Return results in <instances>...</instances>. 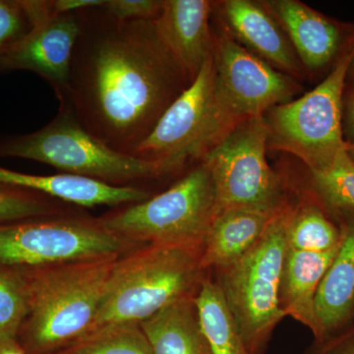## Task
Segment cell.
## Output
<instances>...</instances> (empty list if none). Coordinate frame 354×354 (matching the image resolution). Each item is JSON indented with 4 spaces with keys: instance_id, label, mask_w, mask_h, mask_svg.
<instances>
[{
    "instance_id": "cell-1",
    "label": "cell",
    "mask_w": 354,
    "mask_h": 354,
    "mask_svg": "<svg viewBox=\"0 0 354 354\" xmlns=\"http://www.w3.org/2000/svg\"><path fill=\"white\" fill-rule=\"evenodd\" d=\"M79 16L80 34L60 106L95 138L133 156L189 80L153 21L116 20L101 6Z\"/></svg>"
},
{
    "instance_id": "cell-2",
    "label": "cell",
    "mask_w": 354,
    "mask_h": 354,
    "mask_svg": "<svg viewBox=\"0 0 354 354\" xmlns=\"http://www.w3.org/2000/svg\"><path fill=\"white\" fill-rule=\"evenodd\" d=\"M120 257L21 271L27 279L29 308L17 341L26 353H60L90 334L109 274Z\"/></svg>"
},
{
    "instance_id": "cell-3",
    "label": "cell",
    "mask_w": 354,
    "mask_h": 354,
    "mask_svg": "<svg viewBox=\"0 0 354 354\" xmlns=\"http://www.w3.org/2000/svg\"><path fill=\"white\" fill-rule=\"evenodd\" d=\"M202 249L143 244L120 256L91 333L113 324L141 323L167 305L196 297L208 274L202 266Z\"/></svg>"
},
{
    "instance_id": "cell-4",
    "label": "cell",
    "mask_w": 354,
    "mask_h": 354,
    "mask_svg": "<svg viewBox=\"0 0 354 354\" xmlns=\"http://www.w3.org/2000/svg\"><path fill=\"white\" fill-rule=\"evenodd\" d=\"M0 158L35 160L65 174L115 186H134L169 174L157 162L113 150L84 129L62 106L55 120L41 129L0 138Z\"/></svg>"
},
{
    "instance_id": "cell-5",
    "label": "cell",
    "mask_w": 354,
    "mask_h": 354,
    "mask_svg": "<svg viewBox=\"0 0 354 354\" xmlns=\"http://www.w3.org/2000/svg\"><path fill=\"white\" fill-rule=\"evenodd\" d=\"M291 204L274 216L259 241L241 259L216 272L225 304L244 344L263 354L278 324L281 272L288 251L286 223Z\"/></svg>"
},
{
    "instance_id": "cell-6",
    "label": "cell",
    "mask_w": 354,
    "mask_h": 354,
    "mask_svg": "<svg viewBox=\"0 0 354 354\" xmlns=\"http://www.w3.org/2000/svg\"><path fill=\"white\" fill-rule=\"evenodd\" d=\"M218 211L213 176L209 165L200 160L169 189L100 221L133 243L203 246Z\"/></svg>"
},
{
    "instance_id": "cell-7",
    "label": "cell",
    "mask_w": 354,
    "mask_h": 354,
    "mask_svg": "<svg viewBox=\"0 0 354 354\" xmlns=\"http://www.w3.org/2000/svg\"><path fill=\"white\" fill-rule=\"evenodd\" d=\"M354 43L318 86L264 114L268 148L299 158L309 171L330 167L346 149L342 130V97Z\"/></svg>"
},
{
    "instance_id": "cell-8",
    "label": "cell",
    "mask_w": 354,
    "mask_h": 354,
    "mask_svg": "<svg viewBox=\"0 0 354 354\" xmlns=\"http://www.w3.org/2000/svg\"><path fill=\"white\" fill-rule=\"evenodd\" d=\"M239 122L216 93L212 55L133 156L157 162L174 174L190 160H202Z\"/></svg>"
},
{
    "instance_id": "cell-9",
    "label": "cell",
    "mask_w": 354,
    "mask_h": 354,
    "mask_svg": "<svg viewBox=\"0 0 354 354\" xmlns=\"http://www.w3.org/2000/svg\"><path fill=\"white\" fill-rule=\"evenodd\" d=\"M143 244L109 232L100 218L59 215L0 223V269L28 271L48 266L120 257Z\"/></svg>"
},
{
    "instance_id": "cell-10",
    "label": "cell",
    "mask_w": 354,
    "mask_h": 354,
    "mask_svg": "<svg viewBox=\"0 0 354 354\" xmlns=\"http://www.w3.org/2000/svg\"><path fill=\"white\" fill-rule=\"evenodd\" d=\"M267 150L268 129L261 116L242 120L205 156L218 213L242 208L276 214L290 204L285 184L268 164Z\"/></svg>"
},
{
    "instance_id": "cell-11",
    "label": "cell",
    "mask_w": 354,
    "mask_h": 354,
    "mask_svg": "<svg viewBox=\"0 0 354 354\" xmlns=\"http://www.w3.org/2000/svg\"><path fill=\"white\" fill-rule=\"evenodd\" d=\"M213 57L216 93L239 121L264 116L299 92L297 78L247 50L225 30L214 34Z\"/></svg>"
},
{
    "instance_id": "cell-12",
    "label": "cell",
    "mask_w": 354,
    "mask_h": 354,
    "mask_svg": "<svg viewBox=\"0 0 354 354\" xmlns=\"http://www.w3.org/2000/svg\"><path fill=\"white\" fill-rule=\"evenodd\" d=\"M34 26L7 59L6 71L25 70L41 76L58 100L66 92L81 22L78 12L53 15L50 2L27 0Z\"/></svg>"
},
{
    "instance_id": "cell-13",
    "label": "cell",
    "mask_w": 354,
    "mask_h": 354,
    "mask_svg": "<svg viewBox=\"0 0 354 354\" xmlns=\"http://www.w3.org/2000/svg\"><path fill=\"white\" fill-rule=\"evenodd\" d=\"M290 39L304 69L312 74L332 71L354 43V27L327 17L298 0H266Z\"/></svg>"
},
{
    "instance_id": "cell-14",
    "label": "cell",
    "mask_w": 354,
    "mask_h": 354,
    "mask_svg": "<svg viewBox=\"0 0 354 354\" xmlns=\"http://www.w3.org/2000/svg\"><path fill=\"white\" fill-rule=\"evenodd\" d=\"M213 3L208 0H162V11L153 21L158 39L190 84L213 55L209 24Z\"/></svg>"
},
{
    "instance_id": "cell-15",
    "label": "cell",
    "mask_w": 354,
    "mask_h": 354,
    "mask_svg": "<svg viewBox=\"0 0 354 354\" xmlns=\"http://www.w3.org/2000/svg\"><path fill=\"white\" fill-rule=\"evenodd\" d=\"M214 6L225 31L237 43L283 73L297 79L302 76L304 67L290 39L262 2L225 0Z\"/></svg>"
},
{
    "instance_id": "cell-16",
    "label": "cell",
    "mask_w": 354,
    "mask_h": 354,
    "mask_svg": "<svg viewBox=\"0 0 354 354\" xmlns=\"http://www.w3.org/2000/svg\"><path fill=\"white\" fill-rule=\"evenodd\" d=\"M333 218L341 227L342 239L317 291L320 335L315 342H322L354 322V211L339 212Z\"/></svg>"
},
{
    "instance_id": "cell-17",
    "label": "cell",
    "mask_w": 354,
    "mask_h": 354,
    "mask_svg": "<svg viewBox=\"0 0 354 354\" xmlns=\"http://www.w3.org/2000/svg\"><path fill=\"white\" fill-rule=\"evenodd\" d=\"M0 185L34 191L76 206L115 207L145 201L150 192L136 186H115L72 174L35 176L0 167Z\"/></svg>"
},
{
    "instance_id": "cell-18",
    "label": "cell",
    "mask_w": 354,
    "mask_h": 354,
    "mask_svg": "<svg viewBox=\"0 0 354 354\" xmlns=\"http://www.w3.org/2000/svg\"><path fill=\"white\" fill-rule=\"evenodd\" d=\"M278 214L242 208L218 212L203 243L205 271H218L241 259L259 241Z\"/></svg>"
},
{
    "instance_id": "cell-19",
    "label": "cell",
    "mask_w": 354,
    "mask_h": 354,
    "mask_svg": "<svg viewBox=\"0 0 354 354\" xmlns=\"http://www.w3.org/2000/svg\"><path fill=\"white\" fill-rule=\"evenodd\" d=\"M337 248L328 252H306L288 248L281 272L279 305L286 317H292L319 339L316 295Z\"/></svg>"
},
{
    "instance_id": "cell-20",
    "label": "cell",
    "mask_w": 354,
    "mask_h": 354,
    "mask_svg": "<svg viewBox=\"0 0 354 354\" xmlns=\"http://www.w3.org/2000/svg\"><path fill=\"white\" fill-rule=\"evenodd\" d=\"M140 325L153 354H213L195 297L167 305Z\"/></svg>"
},
{
    "instance_id": "cell-21",
    "label": "cell",
    "mask_w": 354,
    "mask_h": 354,
    "mask_svg": "<svg viewBox=\"0 0 354 354\" xmlns=\"http://www.w3.org/2000/svg\"><path fill=\"white\" fill-rule=\"evenodd\" d=\"M342 232L337 221L311 192L291 204L286 223L288 248L306 252H328L339 247Z\"/></svg>"
},
{
    "instance_id": "cell-22",
    "label": "cell",
    "mask_w": 354,
    "mask_h": 354,
    "mask_svg": "<svg viewBox=\"0 0 354 354\" xmlns=\"http://www.w3.org/2000/svg\"><path fill=\"white\" fill-rule=\"evenodd\" d=\"M195 301L213 354H253L236 329L220 286L209 274L203 279Z\"/></svg>"
},
{
    "instance_id": "cell-23",
    "label": "cell",
    "mask_w": 354,
    "mask_h": 354,
    "mask_svg": "<svg viewBox=\"0 0 354 354\" xmlns=\"http://www.w3.org/2000/svg\"><path fill=\"white\" fill-rule=\"evenodd\" d=\"M309 174L310 192L330 216L354 211V162L346 149L328 169Z\"/></svg>"
},
{
    "instance_id": "cell-24",
    "label": "cell",
    "mask_w": 354,
    "mask_h": 354,
    "mask_svg": "<svg viewBox=\"0 0 354 354\" xmlns=\"http://www.w3.org/2000/svg\"><path fill=\"white\" fill-rule=\"evenodd\" d=\"M64 351L69 354H153L140 323L106 326Z\"/></svg>"
},
{
    "instance_id": "cell-25",
    "label": "cell",
    "mask_w": 354,
    "mask_h": 354,
    "mask_svg": "<svg viewBox=\"0 0 354 354\" xmlns=\"http://www.w3.org/2000/svg\"><path fill=\"white\" fill-rule=\"evenodd\" d=\"M29 308L24 272L0 269V339H17Z\"/></svg>"
},
{
    "instance_id": "cell-26",
    "label": "cell",
    "mask_w": 354,
    "mask_h": 354,
    "mask_svg": "<svg viewBox=\"0 0 354 354\" xmlns=\"http://www.w3.org/2000/svg\"><path fill=\"white\" fill-rule=\"evenodd\" d=\"M57 201L34 191L0 185V223L59 215Z\"/></svg>"
},
{
    "instance_id": "cell-27",
    "label": "cell",
    "mask_w": 354,
    "mask_h": 354,
    "mask_svg": "<svg viewBox=\"0 0 354 354\" xmlns=\"http://www.w3.org/2000/svg\"><path fill=\"white\" fill-rule=\"evenodd\" d=\"M32 21L27 0H0V74L7 59L31 31Z\"/></svg>"
},
{
    "instance_id": "cell-28",
    "label": "cell",
    "mask_w": 354,
    "mask_h": 354,
    "mask_svg": "<svg viewBox=\"0 0 354 354\" xmlns=\"http://www.w3.org/2000/svg\"><path fill=\"white\" fill-rule=\"evenodd\" d=\"M162 0H106L101 9L120 21H153L162 11Z\"/></svg>"
},
{
    "instance_id": "cell-29",
    "label": "cell",
    "mask_w": 354,
    "mask_h": 354,
    "mask_svg": "<svg viewBox=\"0 0 354 354\" xmlns=\"http://www.w3.org/2000/svg\"><path fill=\"white\" fill-rule=\"evenodd\" d=\"M304 354H354V322L322 342H315Z\"/></svg>"
},
{
    "instance_id": "cell-30",
    "label": "cell",
    "mask_w": 354,
    "mask_h": 354,
    "mask_svg": "<svg viewBox=\"0 0 354 354\" xmlns=\"http://www.w3.org/2000/svg\"><path fill=\"white\" fill-rule=\"evenodd\" d=\"M342 138L346 145H354V84H346L342 97Z\"/></svg>"
},
{
    "instance_id": "cell-31",
    "label": "cell",
    "mask_w": 354,
    "mask_h": 354,
    "mask_svg": "<svg viewBox=\"0 0 354 354\" xmlns=\"http://www.w3.org/2000/svg\"><path fill=\"white\" fill-rule=\"evenodd\" d=\"M106 0H51L50 11L53 15L74 13L86 9L102 6Z\"/></svg>"
},
{
    "instance_id": "cell-32",
    "label": "cell",
    "mask_w": 354,
    "mask_h": 354,
    "mask_svg": "<svg viewBox=\"0 0 354 354\" xmlns=\"http://www.w3.org/2000/svg\"><path fill=\"white\" fill-rule=\"evenodd\" d=\"M0 354H27L17 339H0Z\"/></svg>"
},
{
    "instance_id": "cell-33",
    "label": "cell",
    "mask_w": 354,
    "mask_h": 354,
    "mask_svg": "<svg viewBox=\"0 0 354 354\" xmlns=\"http://www.w3.org/2000/svg\"><path fill=\"white\" fill-rule=\"evenodd\" d=\"M346 82L354 84V46L353 51V57H351V64H349L348 78H346Z\"/></svg>"
},
{
    "instance_id": "cell-34",
    "label": "cell",
    "mask_w": 354,
    "mask_h": 354,
    "mask_svg": "<svg viewBox=\"0 0 354 354\" xmlns=\"http://www.w3.org/2000/svg\"><path fill=\"white\" fill-rule=\"evenodd\" d=\"M346 153H348L349 157L353 158L354 162V145H346Z\"/></svg>"
},
{
    "instance_id": "cell-35",
    "label": "cell",
    "mask_w": 354,
    "mask_h": 354,
    "mask_svg": "<svg viewBox=\"0 0 354 354\" xmlns=\"http://www.w3.org/2000/svg\"><path fill=\"white\" fill-rule=\"evenodd\" d=\"M55 354H69L67 353H65V351H60V353H55Z\"/></svg>"
}]
</instances>
